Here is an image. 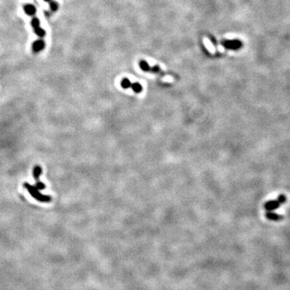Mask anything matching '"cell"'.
Masks as SVG:
<instances>
[{
	"label": "cell",
	"instance_id": "obj_1",
	"mask_svg": "<svg viewBox=\"0 0 290 290\" xmlns=\"http://www.w3.org/2000/svg\"><path fill=\"white\" fill-rule=\"evenodd\" d=\"M24 188L28 191L31 197H34L35 200H37L38 202H51V197L47 195H44L40 193V190L38 189L35 185H31L28 183H24Z\"/></svg>",
	"mask_w": 290,
	"mask_h": 290
},
{
	"label": "cell",
	"instance_id": "obj_2",
	"mask_svg": "<svg viewBox=\"0 0 290 290\" xmlns=\"http://www.w3.org/2000/svg\"><path fill=\"white\" fill-rule=\"evenodd\" d=\"M121 86L123 89L131 88L135 93L137 94L141 93L142 91H143V86H142L139 82H134V83H132V82L129 79H127V78H124V79H123L122 81H121Z\"/></svg>",
	"mask_w": 290,
	"mask_h": 290
},
{
	"label": "cell",
	"instance_id": "obj_3",
	"mask_svg": "<svg viewBox=\"0 0 290 290\" xmlns=\"http://www.w3.org/2000/svg\"><path fill=\"white\" fill-rule=\"evenodd\" d=\"M223 45L226 49H232V50H236V49H240L243 45L242 42L239 40H226L222 42Z\"/></svg>",
	"mask_w": 290,
	"mask_h": 290
},
{
	"label": "cell",
	"instance_id": "obj_4",
	"mask_svg": "<svg viewBox=\"0 0 290 290\" xmlns=\"http://www.w3.org/2000/svg\"><path fill=\"white\" fill-rule=\"evenodd\" d=\"M281 206V204L278 202L277 200H273V201H268L264 205V208L267 211H273L276 209H278Z\"/></svg>",
	"mask_w": 290,
	"mask_h": 290
},
{
	"label": "cell",
	"instance_id": "obj_5",
	"mask_svg": "<svg viewBox=\"0 0 290 290\" xmlns=\"http://www.w3.org/2000/svg\"><path fill=\"white\" fill-rule=\"evenodd\" d=\"M45 44L43 40H37L32 44V50L34 53H39L44 49Z\"/></svg>",
	"mask_w": 290,
	"mask_h": 290
},
{
	"label": "cell",
	"instance_id": "obj_6",
	"mask_svg": "<svg viewBox=\"0 0 290 290\" xmlns=\"http://www.w3.org/2000/svg\"><path fill=\"white\" fill-rule=\"evenodd\" d=\"M266 218L272 221H280L282 219V216L280 215H277L273 211H267L266 212Z\"/></svg>",
	"mask_w": 290,
	"mask_h": 290
},
{
	"label": "cell",
	"instance_id": "obj_7",
	"mask_svg": "<svg viewBox=\"0 0 290 290\" xmlns=\"http://www.w3.org/2000/svg\"><path fill=\"white\" fill-rule=\"evenodd\" d=\"M24 12L27 15L32 16H34L35 12H36V9H35V7H34L33 5L26 4L24 6Z\"/></svg>",
	"mask_w": 290,
	"mask_h": 290
},
{
	"label": "cell",
	"instance_id": "obj_8",
	"mask_svg": "<svg viewBox=\"0 0 290 290\" xmlns=\"http://www.w3.org/2000/svg\"><path fill=\"white\" fill-rule=\"evenodd\" d=\"M42 174V168L39 165L34 167L33 168V177L35 180V182H40V177Z\"/></svg>",
	"mask_w": 290,
	"mask_h": 290
},
{
	"label": "cell",
	"instance_id": "obj_9",
	"mask_svg": "<svg viewBox=\"0 0 290 290\" xmlns=\"http://www.w3.org/2000/svg\"><path fill=\"white\" fill-rule=\"evenodd\" d=\"M34 32L35 35H37L39 37H44V35H46V32L44 29H42L40 27H38L36 28H34Z\"/></svg>",
	"mask_w": 290,
	"mask_h": 290
},
{
	"label": "cell",
	"instance_id": "obj_10",
	"mask_svg": "<svg viewBox=\"0 0 290 290\" xmlns=\"http://www.w3.org/2000/svg\"><path fill=\"white\" fill-rule=\"evenodd\" d=\"M140 69H143L145 72H149V69H150V66L149 65V64L146 61H141L140 62Z\"/></svg>",
	"mask_w": 290,
	"mask_h": 290
},
{
	"label": "cell",
	"instance_id": "obj_11",
	"mask_svg": "<svg viewBox=\"0 0 290 290\" xmlns=\"http://www.w3.org/2000/svg\"><path fill=\"white\" fill-rule=\"evenodd\" d=\"M49 6H50V9L53 11H57L58 8H59V5H58L57 2H55V1H53V0H51L49 2Z\"/></svg>",
	"mask_w": 290,
	"mask_h": 290
},
{
	"label": "cell",
	"instance_id": "obj_12",
	"mask_svg": "<svg viewBox=\"0 0 290 290\" xmlns=\"http://www.w3.org/2000/svg\"><path fill=\"white\" fill-rule=\"evenodd\" d=\"M40 20H38L37 18H33V19L31 20V27H32L33 28H38V27H40Z\"/></svg>",
	"mask_w": 290,
	"mask_h": 290
},
{
	"label": "cell",
	"instance_id": "obj_13",
	"mask_svg": "<svg viewBox=\"0 0 290 290\" xmlns=\"http://www.w3.org/2000/svg\"><path fill=\"white\" fill-rule=\"evenodd\" d=\"M35 186L38 189H39V190H42V189H44L46 188L45 185H44V183H42V182H35Z\"/></svg>",
	"mask_w": 290,
	"mask_h": 290
},
{
	"label": "cell",
	"instance_id": "obj_14",
	"mask_svg": "<svg viewBox=\"0 0 290 290\" xmlns=\"http://www.w3.org/2000/svg\"><path fill=\"white\" fill-rule=\"evenodd\" d=\"M149 72H152V73H160V74H163L162 71L160 69V68L158 66H155V67H153V68H151V67H150V69H149Z\"/></svg>",
	"mask_w": 290,
	"mask_h": 290
},
{
	"label": "cell",
	"instance_id": "obj_15",
	"mask_svg": "<svg viewBox=\"0 0 290 290\" xmlns=\"http://www.w3.org/2000/svg\"><path fill=\"white\" fill-rule=\"evenodd\" d=\"M277 201L280 204H284L286 202V197L284 194L279 195V197H277Z\"/></svg>",
	"mask_w": 290,
	"mask_h": 290
},
{
	"label": "cell",
	"instance_id": "obj_16",
	"mask_svg": "<svg viewBox=\"0 0 290 290\" xmlns=\"http://www.w3.org/2000/svg\"><path fill=\"white\" fill-rule=\"evenodd\" d=\"M44 2H49L50 1H51V0H44Z\"/></svg>",
	"mask_w": 290,
	"mask_h": 290
}]
</instances>
